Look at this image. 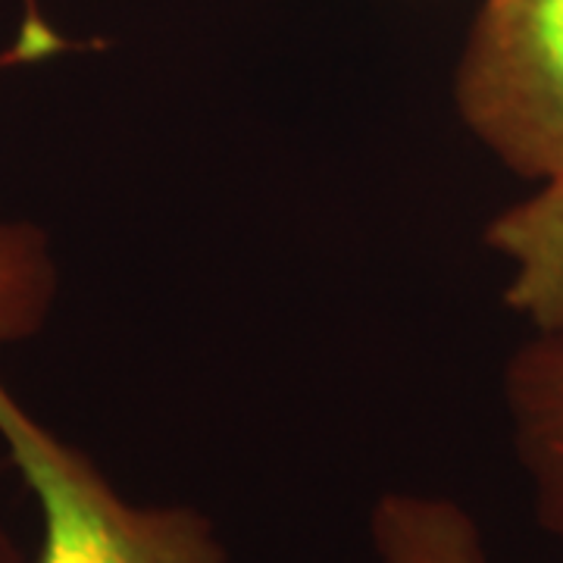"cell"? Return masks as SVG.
Returning a JSON list of instances; mask_svg holds the SVG:
<instances>
[{
    "mask_svg": "<svg viewBox=\"0 0 563 563\" xmlns=\"http://www.w3.org/2000/svg\"><path fill=\"white\" fill-rule=\"evenodd\" d=\"M376 563H488L483 532L457 501L391 492L369 517Z\"/></svg>",
    "mask_w": 563,
    "mask_h": 563,
    "instance_id": "cell-5",
    "label": "cell"
},
{
    "mask_svg": "<svg viewBox=\"0 0 563 563\" xmlns=\"http://www.w3.org/2000/svg\"><path fill=\"white\" fill-rule=\"evenodd\" d=\"M0 439L32 488L41 544L32 563H229L210 520L191 507H139L22 407L0 383Z\"/></svg>",
    "mask_w": 563,
    "mask_h": 563,
    "instance_id": "cell-1",
    "label": "cell"
},
{
    "mask_svg": "<svg viewBox=\"0 0 563 563\" xmlns=\"http://www.w3.org/2000/svg\"><path fill=\"white\" fill-rule=\"evenodd\" d=\"M54 261L35 225H0V347L35 335L54 301Z\"/></svg>",
    "mask_w": 563,
    "mask_h": 563,
    "instance_id": "cell-6",
    "label": "cell"
},
{
    "mask_svg": "<svg viewBox=\"0 0 563 563\" xmlns=\"http://www.w3.org/2000/svg\"><path fill=\"white\" fill-rule=\"evenodd\" d=\"M504 395L536 517L563 548V335H536L526 344L507 366Z\"/></svg>",
    "mask_w": 563,
    "mask_h": 563,
    "instance_id": "cell-3",
    "label": "cell"
},
{
    "mask_svg": "<svg viewBox=\"0 0 563 563\" xmlns=\"http://www.w3.org/2000/svg\"><path fill=\"white\" fill-rule=\"evenodd\" d=\"M507 263V303L536 335H563V176L536 185L526 201L488 225Z\"/></svg>",
    "mask_w": 563,
    "mask_h": 563,
    "instance_id": "cell-4",
    "label": "cell"
},
{
    "mask_svg": "<svg viewBox=\"0 0 563 563\" xmlns=\"http://www.w3.org/2000/svg\"><path fill=\"white\" fill-rule=\"evenodd\" d=\"M0 563H22L20 554H16V548L10 544V539L0 532Z\"/></svg>",
    "mask_w": 563,
    "mask_h": 563,
    "instance_id": "cell-7",
    "label": "cell"
},
{
    "mask_svg": "<svg viewBox=\"0 0 563 563\" xmlns=\"http://www.w3.org/2000/svg\"><path fill=\"white\" fill-rule=\"evenodd\" d=\"M454 98L466 129L517 176H563V0H483Z\"/></svg>",
    "mask_w": 563,
    "mask_h": 563,
    "instance_id": "cell-2",
    "label": "cell"
}]
</instances>
